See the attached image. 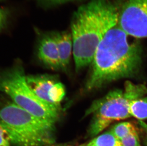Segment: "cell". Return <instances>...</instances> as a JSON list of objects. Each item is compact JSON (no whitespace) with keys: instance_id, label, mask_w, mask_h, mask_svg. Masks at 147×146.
<instances>
[{"instance_id":"obj_15","label":"cell","mask_w":147,"mask_h":146,"mask_svg":"<svg viewBox=\"0 0 147 146\" xmlns=\"http://www.w3.org/2000/svg\"><path fill=\"white\" fill-rule=\"evenodd\" d=\"M8 17V12L5 9L0 8V31L5 26Z\"/></svg>"},{"instance_id":"obj_12","label":"cell","mask_w":147,"mask_h":146,"mask_svg":"<svg viewBox=\"0 0 147 146\" xmlns=\"http://www.w3.org/2000/svg\"><path fill=\"white\" fill-rule=\"evenodd\" d=\"M110 131L119 141L131 134L137 132L134 126L129 122H122L115 124Z\"/></svg>"},{"instance_id":"obj_11","label":"cell","mask_w":147,"mask_h":146,"mask_svg":"<svg viewBox=\"0 0 147 146\" xmlns=\"http://www.w3.org/2000/svg\"><path fill=\"white\" fill-rule=\"evenodd\" d=\"M79 146H122L119 140L111 133L106 132L86 143Z\"/></svg>"},{"instance_id":"obj_18","label":"cell","mask_w":147,"mask_h":146,"mask_svg":"<svg viewBox=\"0 0 147 146\" xmlns=\"http://www.w3.org/2000/svg\"><path fill=\"white\" fill-rule=\"evenodd\" d=\"M46 146H72L71 144L68 143H63V144H52L50 145H47Z\"/></svg>"},{"instance_id":"obj_1","label":"cell","mask_w":147,"mask_h":146,"mask_svg":"<svg viewBox=\"0 0 147 146\" xmlns=\"http://www.w3.org/2000/svg\"><path fill=\"white\" fill-rule=\"evenodd\" d=\"M128 36L118 25L108 32L96 50L86 90L139 75L142 64V47L139 43H129Z\"/></svg>"},{"instance_id":"obj_17","label":"cell","mask_w":147,"mask_h":146,"mask_svg":"<svg viewBox=\"0 0 147 146\" xmlns=\"http://www.w3.org/2000/svg\"><path fill=\"white\" fill-rule=\"evenodd\" d=\"M48 1L54 3H63L68 2V1H73L74 0H48Z\"/></svg>"},{"instance_id":"obj_8","label":"cell","mask_w":147,"mask_h":146,"mask_svg":"<svg viewBox=\"0 0 147 146\" xmlns=\"http://www.w3.org/2000/svg\"><path fill=\"white\" fill-rule=\"evenodd\" d=\"M39 60L47 68L53 70H61L60 57L54 34L44 36L38 47Z\"/></svg>"},{"instance_id":"obj_16","label":"cell","mask_w":147,"mask_h":146,"mask_svg":"<svg viewBox=\"0 0 147 146\" xmlns=\"http://www.w3.org/2000/svg\"><path fill=\"white\" fill-rule=\"evenodd\" d=\"M140 125L144 129L145 131L146 132V142H147V124H145V123H143V121H140Z\"/></svg>"},{"instance_id":"obj_7","label":"cell","mask_w":147,"mask_h":146,"mask_svg":"<svg viewBox=\"0 0 147 146\" xmlns=\"http://www.w3.org/2000/svg\"><path fill=\"white\" fill-rule=\"evenodd\" d=\"M27 84L32 92L48 104L61 108L66 94L64 84L58 77L48 74L26 76Z\"/></svg>"},{"instance_id":"obj_4","label":"cell","mask_w":147,"mask_h":146,"mask_svg":"<svg viewBox=\"0 0 147 146\" xmlns=\"http://www.w3.org/2000/svg\"><path fill=\"white\" fill-rule=\"evenodd\" d=\"M22 62L0 69V92L18 106L34 116L56 124L60 120L61 109L48 104L39 99L27 83Z\"/></svg>"},{"instance_id":"obj_9","label":"cell","mask_w":147,"mask_h":146,"mask_svg":"<svg viewBox=\"0 0 147 146\" xmlns=\"http://www.w3.org/2000/svg\"><path fill=\"white\" fill-rule=\"evenodd\" d=\"M57 43L61 70H67L73 53V44L71 33L67 31L54 33Z\"/></svg>"},{"instance_id":"obj_10","label":"cell","mask_w":147,"mask_h":146,"mask_svg":"<svg viewBox=\"0 0 147 146\" xmlns=\"http://www.w3.org/2000/svg\"><path fill=\"white\" fill-rule=\"evenodd\" d=\"M129 113L140 121L147 119V96L132 101L129 104Z\"/></svg>"},{"instance_id":"obj_14","label":"cell","mask_w":147,"mask_h":146,"mask_svg":"<svg viewBox=\"0 0 147 146\" xmlns=\"http://www.w3.org/2000/svg\"><path fill=\"white\" fill-rule=\"evenodd\" d=\"M11 145L8 133L0 123V146H11Z\"/></svg>"},{"instance_id":"obj_2","label":"cell","mask_w":147,"mask_h":146,"mask_svg":"<svg viewBox=\"0 0 147 146\" xmlns=\"http://www.w3.org/2000/svg\"><path fill=\"white\" fill-rule=\"evenodd\" d=\"M119 17V10L110 0H91L74 13L71 33L77 71L92 63L100 42L118 25Z\"/></svg>"},{"instance_id":"obj_6","label":"cell","mask_w":147,"mask_h":146,"mask_svg":"<svg viewBox=\"0 0 147 146\" xmlns=\"http://www.w3.org/2000/svg\"><path fill=\"white\" fill-rule=\"evenodd\" d=\"M118 25L128 36L147 38V0H125L119 11Z\"/></svg>"},{"instance_id":"obj_5","label":"cell","mask_w":147,"mask_h":146,"mask_svg":"<svg viewBox=\"0 0 147 146\" xmlns=\"http://www.w3.org/2000/svg\"><path fill=\"white\" fill-rule=\"evenodd\" d=\"M141 96L139 87L131 82L127 81L123 90H113L95 100L84 115H92L88 135L96 136L114 121L131 117L129 113L130 103Z\"/></svg>"},{"instance_id":"obj_3","label":"cell","mask_w":147,"mask_h":146,"mask_svg":"<svg viewBox=\"0 0 147 146\" xmlns=\"http://www.w3.org/2000/svg\"><path fill=\"white\" fill-rule=\"evenodd\" d=\"M0 123L14 146H46L55 143V124L34 116L8 97L1 95Z\"/></svg>"},{"instance_id":"obj_13","label":"cell","mask_w":147,"mask_h":146,"mask_svg":"<svg viewBox=\"0 0 147 146\" xmlns=\"http://www.w3.org/2000/svg\"><path fill=\"white\" fill-rule=\"evenodd\" d=\"M119 141L122 146H142L138 132L128 135Z\"/></svg>"}]
</instances>
